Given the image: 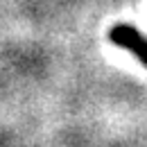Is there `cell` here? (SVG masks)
<instances>
[{
	"label": "cell",
	"mask_w": 147,
	"mask_h": 147,
	"mask_svg": "<svg viewBox=\"0 0 147 147\" xmlns=\"http://www.w3.org/2000/svg\"><path fill=\"white\" fill-rule=\"evenodd\" d=\"M109 38L115 45H120L125 50H131L147 66V38H143V34L136 27H131V25H115L111 30Z\"/></svg>",
	"instance_id": "6da1fadb"
}]
</instances>
